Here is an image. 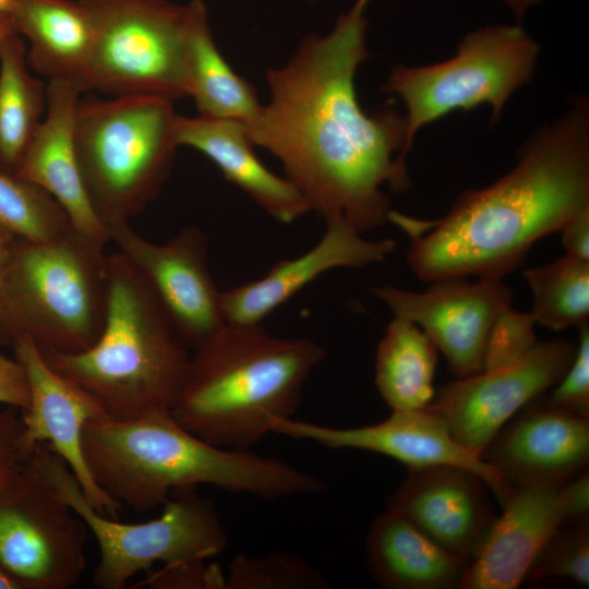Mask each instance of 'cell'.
Instances as JSON below:
<instances>
[{"mask_svg":"<svg viewBox=\"0 0 589 589\" xmlns=\"http://www.w3.org/2000/svg\"><path fill=\"white\" fill-rule=\"evenodd\" d=\"M576 349L577 345L566 339L537 340L509 364L445 384L429 407L445 419L460 445L481 458L512 417L560 381Z\"/></svg>","mask_w":589,"mask_h":589,"instance_id":"13","label":"cell"},{"mask_svg":"<svg viewBox=\"0 0 589 589\" xmlns=\"http://www.w3.org/2000/svg\"><path fill=\"white\" fill-rule=\"evenodd\" d=\"M0 589H19L13 579L0 564Z\"/></svg>","mask_w":589,"mask_h":589,"instance_id":"41","label":"cell"},{"mask_svg":"<svg viewBox=\"0 0 589 589\" xmlns=\"http://www.w3.org/2000/svg\"><path fill=\"white\" fill-rule=\"evenodd\" d=\"M561 232L566 255L589 262V211L567 223Z\"/></svg>","mask_w":589,"mask_h":589,"instance_id":"37","label":"cell"},{"mask_svg":"<svg viewBox=\"0 0 589 589\" xmlns=\"http://www.w3.org/2000/svg\"><path fill=\"white\" fill-rule=\"evenodd\" d=\"M12 242L13 240L11 238L0 233V297L3 289Z\"/></svg>","mask_w":589,"mask_h":589,"instance_id":"38","label":"cell"},{"mask_svg":"<svg viewBox=\"0 0 589 589\" xmlns=\"http://www.w3.org/2000/svg\"><path fill=\"white\" fill-rule=\"evenodd\" d=\"M13 349L28 385V405L21 418L27 447L47 446L73 473L87 501L113 517L120 505L95 483L83 453L86 425L109 414L93 395L53 369L29 336H16Z\"/></svg>","mask_w":589,"mask_h":589,"instance_id":"15","label":"cell"},{"mask_svg":"<svg viewBox=\"0 0 589 589\" xmlns=\"http://www.w3.org/2000/svg\"><path fill=\"white\" fill-rule=\"evenodd\" d=\"M365 554L370 575L386 589H459L470 563L388 508L371 524Z\"/></svg>","mask_w":589,"mask_h":589,"instance_id":"24","label":"cell"},{"mask_svg":"<svg viewBox=\"0 0 589 589\" xmlns=\"http://www.w3.org/2000/svg\"><path fill=\"white\" fill-rule=\"evenodd\" d=\"M532 293L531 315L552 329L579 326L589 315V262L568 255L526 269Z\"/></svg>","mask_w":589,"mask_h":589,"instance_id":"28","label":"cell"},{"mask_svg":"<svg viewBox=\"0 0 589 589\" xmlns=\"http://www.w3.org/2000/svg\"><path fill=\"white\" fill-rule=\"evenodd\" d=\"M87 532L32 459L0 486V564L17 588L75 586L86 566Z\"/></svg>","mask_w":589,"mask_h":589,"instance_id":"11","label":"cell"},{"mask_svg":"<svg viewBox=\"0 0 589 589\" xmlns=\"http://www.w3.org/2000/svg\"><path fill=\"white\" fill-rule=\"evenodd\" d=\"M225 588H328L327 579L301 556L274 552L263 556L236 555Z\"/></svg>","mask_w":589,"mask_h":589,"instance_id":"30","label":"cell"},{"mask_svg":"<svg viewBox=\"0 0 589 589\" xmlns=\"http://www.w3.org/2000/svg\"><path fill=\"white\" fill-rule=\"evenodd\" d=\"M500 1L509 8L512 13L516 17L517 23H520L527 10L530 7L541 2L542 0H500Z\"/></svg>","mask_w":589,"mask_h":589,"instance_id":"40","label":"cell"},{"mask_svg":"<svg viewBox=\"0 0 589 589\" xmlns=\"http://www.w3.org/2000/svg\"><path fill=\"white\" fill-rule=\"evenodd\" d=\"M173 135L178 146L204 154L229 182L275 219L290 224L311 211L290 180L276 176L256 157L242 122L177 115Z\"/></svg>","mask_w":589,"mask_h":589,"instance_id":"22","label":"cell"},{"mask_svg":"<svg viewBox=\"0 0 589 589\" xmlns=\"http://www.w3.org/2000/svg\"><path fill=\"white\" fill-rule=\"evenodd\" d=\"M106 243L73 226L44 241L12 242L0 324L29 336L43 352L76 353L104 327L108 299Z\"/></svg>","mask_w":589,"mask_h":589,"instance_id":"6","label":"cell"},{"mask_svg":"<svg viewBox=\"0 0 589 589\" xmlns=\"http://www.w3.org/2000/svg\"><path fill=\"white\" fill-rule=\"evenodd\" d=\"M530 312L503 308L493 320L485 345L483 370L509 364L524 356L537 341Z\"/></svg>","mask_w":589,"mask_h":589,"instance_id":"32","label":"cell"},{"mask_svg":"<svg viewBox=\"0 0 589 589\" xmlns=\"http://www.w3.org/2000/svg\"><path fill=\"white\" fill-rule=\"evenodd\" d=\"M372 292L394 317L414 323L428 336L456 378L483 370L491 324L512 300L510 289L497 278L442 279L422 292L385 285Z\"/></svg>","mask_w":589,"mask_h":589,"instance_id":"14","label":"cell"},{"mask_svg":"<svg viewBox=\"0 0 589 589\" xmlns=\"http://www.w3.org/2000/svg\"><path fill=\"white\" fill-rule=\"evenodd\" d=\"M371 0H356L324 36H306L279 69L267 71L271 100L244 124L252 144L281 163L311 211L363 233L393 211L383 192L410 187L407 121L393 106L366 115L354 76L369 57Z\"/></svg>","mask_w":589,"mask_h":589,"instance_id":"1","label":"cell"},{"mask_svg":"<svg viewBox=\"0 0 589 589\" xmlns=\"http://www.w3.org/2000/svg\"><path fill=\"white\" fill-rule=\"evenodd\" d=\"M172 100L81 97L73 136L91 204L106 227L129 221L158 195L178 147Z\"/></svg>","mask_w":589,"mask_h":589,"instance_id":"7","label":"cell"},{"mask_svg":"<svg viewBox=\"0 0 589 589\" xmlns=\"http://www.w3.org/2000/svg\"><path fill=\"white\" fill-rule=\"evenodd\" d=\"M187 91L200 116L249 123L261 109L256 91L220 55L201 0L189 2Z\"/></svg>","mask_w":589,"mask_h":589,"instance_id":"25","label":"cell"},{"mask_svg":"<svg viewBox=\"0 0 589 589\" xmlns=\"http://www.w3.org/2000/svg\"><path fill=\"white\" fill-rule=\"evenodd\" d=\"M272 433L315 443L332 449H357L388 456L407 469L438 465L478 473L502 502L506 484L484 460L460 445L445 419L430 407L394 410L385 420L362 426L335 428L293 418L279 419Z\"/></svg>","mask_w":589,"mask_h":589,"instance_id":"16","label":"cell"},{"mask_svg":"<svg viewBox=\"0 0 589 589\" xmlns=\"http://www.w3.org/2000/svg\"><path fill=\"white\" fill-rule=\"evenodd\" d=\"M489 492L488 483L467 468L438 465L409 469L389 496L387 508L445 550L471 560L497 517Z\"/></svg>","mask_w":589,"mask_h":589,"instance_id":"18","label":"cell"},{"mask_svg":"<svg viewBox=\"0 0 589 589\" xmlns=\"http://www.w3.org/2000/svg\"><path fill=\"white\" fill-rule=\"evenodd\" d=\"M579 336L575 357L549 399L556 406L589 418V326H578Z\"/></svg>","mask_w":589,"mask_h":589,"instance_id":"33","label":"cell"},{"mask_svg":"<svg viewBox=\"0 0 589 589\" xmlns=\"http://www.w3.org/2000/svg\"><path fill=\"white\" fill-rule=\"evenodd\" d=\"M21 0H0V13H12Z\"/></svg>","mask_w":589,"mask_h":589,"instance_id":"42","label":"cell"},{"mask_svg":"<svg viewBox=\"0 0 589 589\" xmlns=\"http://www.w3.org/2000/svg\"><path fill=\"white\" fill-rule=\"evenodd\" d=\"M83 453L95 483L120 506L140 512L202 484L267 500L325 489L318 477L280 459L208 443L170 409L88 423Z\"/></svg>","mask_w":589,"mask_h":589,"instance_id":"3","label":"cell"},{"mask_svg":"<svg viewBox=\"0 0 589 589\" xmlns=\"http://www.w3.org/2000/svg\"><path fill=\"white\" fill-rule=\"evenodd\" d=\"M394 248L392 239L368 240L345 220H326L325 232L309 251L298 257L279 261L256 280L221 291L224 318L229 324H261L324 273L380 263Z\"/></svg>","mask_w":589,"mask_h":589,"instance_id":"20","label":"cell"},{"mask_svg":"<svg viewBox=\"0 0 589 589\" xmlns=\"http://www.w3.org/2000/svg\"><path fill=\"white\" fill-rule=\"evenodd\" d=\"M110 242L137 272L176 332L196 350L225 325L221 291L208 267V240L196 226H188L163 243L134 231L129 221L107 227Z\"/></svg>","mask_w":589,"mask_h":589,"instance_id":"12","label":"cell"},{"mask_svg":"<svg viewBox=\"0 0 589 589\" xmlns=\"http://www.w3.org/2000/svg\"><path fill=\"white\" fill-rule=\"evenodd\" d=\"M540 48L520 25H490L467 34L457 53L424 67L396 65L383 85L407 108V148L417 132L455 110L491 106L497 122L509 97L533 75Z\"/></svg>","mask_w":589,"mask_h":589,"instance_id":"9","label":"cell"},{"mask_svg":"<svg viewBox=\"0 0 589 589\" xmlns=\"http://www.w3.org/2000/svg\"><path fill=\"white\" fill-rule=\"evenodd\" d=\"M589 517L565 520L533 561L526 580L569 579L589 585Z\"/></svg>","mask_w":589,"mask_h":589,"instance_id":"31","label":"cell"},{"mask_svg":"<svg viewBox=\"0 0 589 589\" xmlns=\"http://www.w3.org/2000/svg\"><path fill=\"white\" fill-rule=\"evenodd\" d=\"M437 349L412 322L393 317L378 342L375 386L394 410H417L430 406Z\"/></svg>","mask_w":589,"mask_h":589,"instance_id":"26","label":"cell"},{"mask_svg":"<svg viewBox=\"0 0 589 589\" xmlns=\"http://www.w3.org/2000/svg\"><path fill=\"white\" fill-rule=\"evenodd\" d=\"M505 484L558 486L588 468L589 418L544 393L512 417L481 454Z\"/></svg>","mask_w":589,"mask_h":589,"instance_id":"17","label":"cell"},{"mask_svg":"<svg viewBox=\"0 0 589 589\" xmlns=\"http://www.w3.org/2000/svg\"><path fill=\"white\" fill-rule=\"evenodd\" d=\"M72 227L58 202L38 185L0 171V233L44 242Z\"/></svg>","mask_w":589,"mask_h":589,"instance_id":"29","label":"cell"},{"mask_svg":"<svg viewBox=\"0 0 589 589\" xmlns=\"http://www.w3.org/2000/svg\"><path fill=\"white\" fill-rule=\"evenodd\" d=\"M589 211V106L585 99L521 147L494 183L466 191L447 214L424 221L393 212L411 238L407 261L422 280L502 279L542 237Z\"/></svg>","mask_w":589,"mask_h":589,"instance_id":"2","label":"cell"},{"mask_svg":"<svg viewBox=\"0 0 589 589\" xmlns=\"http://www.w3.org/2000/svg\"><path fill=\"white\" fill-rule=\"evenodd\" d=\"M47 107V84L29 72L17 34L0 51V171L16 175Z\"/></svg>","mask_w":589,"mask_h":589,"instance_id":"27","label":"cell"},{"mask_svg":"<svg viewBox=\"0 0 589 589\" xmlns=\"http://www.w3.org/2000/svg\"><path fill=\"white\" fill-rule=\"evenodd\" d=\"M149 588H225V577L205 561L164 565L142 582Z\"/></svg>","mask_w":589,"mask_h":589,"instance_id":"34","label":"cell"},{"mask_svg":"<svg viewBox=\"0 0 589 589\" xmlns=\"http://www.w3.org/2000/svg\"><path fill=\"white\" fill-rule=\"evenodd\" d=\"M500 505L502 514L470 560L459 589L518 588L553 532L572 520L564 484H506Z\"/></svg>","mask_w":589,"mask_h":589,"instance_id":"19","label":"cell"},{"mask_svg":"<svg viewBox=\"0 0 589 589\" xmlns=\"http://www.w3.org/2000/svg\"><path fill=\"white\" fill-rule=\"evenodd\" d=\"M31 459L95 539L99 556L93 584L99 589H122L156 563L206 561L228 545V534L214 504L194 490L173 492L155 519L121 522L99 513L87 501L73 473L47 446L38 445Z\"/></svg>","mask_w":589,"mask_h":589,"instance_id":"8","label":"cell"},{"mask_svg":"<svg viewBox=\"0 0 589 589\" xmlns=\"http://www.w3.org/2000/svg\"><path fill=\"white\" fill-rule=\"evenodd\" d=\"M43 353L118 420L170 409L191 358L155 297L118 251L108 255L107 310L97 340L76 353Z\"/></svg>","mask_w":589,"mask_h":589,"instance_id":"5","label":"cell"},{"mask_svg":"<svg viewBox=\"0 0 589 589\" xmlns=\"http://www.w3.org/2000/svg\"><path fill=\"white\" fill-rule=\"evenodd\" d=\"M94 24L86 92L110 97L188 96V4L168 0H81Z\"/></svg>","mask_w":589,"mask_h":589,"instance_id":"10","label":"cell"},{"mask_svg":"<svg viewBox=\"0 0 589 589\" xmlns=\"http://www.w3.org/2000/svg\"><path fill=\"white\" fill-rule=\"evenodd\" d=\"M324 358L312 339L274 336L261 324L226 323L193 351L170 411L208 443L250 450L275 421L292 418Z\"/></svg>","mask_w":589,"mask_h":589,"instance_id":"4","label":"cell"},{"mask_svg":"<svg viewBox=\"0 0 589 589\" xmlns=\"http://www.w3.org/2000/svg\"><path fill=\"white\" fill-rule=\"evenodd\" d=\"M0 404L24 410L28 405V385L21 363L0 353Z\"/></svg>","mask_w":589,"mask_h":589,"instance_id":"36","label":"cell"},{"mask_svg":"<svg viewBox=\"0 0 589 589\" xmlns=\"http://www.w3.org/2000/svg\"><path fill=\"white\" fill-rule=\"evenodd\" d=\"M81 95L70 84L47 83L45 117L15 176L48 192L65 212L73 228L107 243L110 241L108 229L91 204L74 145L73 120Z\"/></svg>","mask_w":589,"mask_h":589,"instance_id":"21","label":"cell"},{"mask_svg":"<svg viewBox=\"0 0 589 589\" xmlns=\"http://www.w3.org/2000/svg\"><path fill=\"white\" fill-rule=\"evenodd\" d=\"M33 452L24 441L22 419L0 412V486L25 468Z\"/></svg>","mask_w":589,"mask_h":589,"instance_id":"35","label":"cell"},{"mask_svg":"<svg viewBox=\"0 0 589 589\" xmlns=\"http://www.w3.org/2000/svg\"><path fill=\"white\" fill-rule=\"evenodd\" d=\"M29 68L86 92L94 24L81 0H21L11 13Z\"/></svg>","mask_w":589,"mask_h":589,"instance_id":"23","label":"cell"},{"mask_svg":"<svg viewBox=\"0 0 589 589\" xmlns=\"http://www.w3.org/2000/svg\"><path fill=\"white\" fill-rule=\"evenodd\" d=\"M17 35L15 23L11 13H0V51L4 44Z\"/></svg>","mask_w":589,"mask_h":589,"instance_id":"39","label":"cell"}]
</instances>
